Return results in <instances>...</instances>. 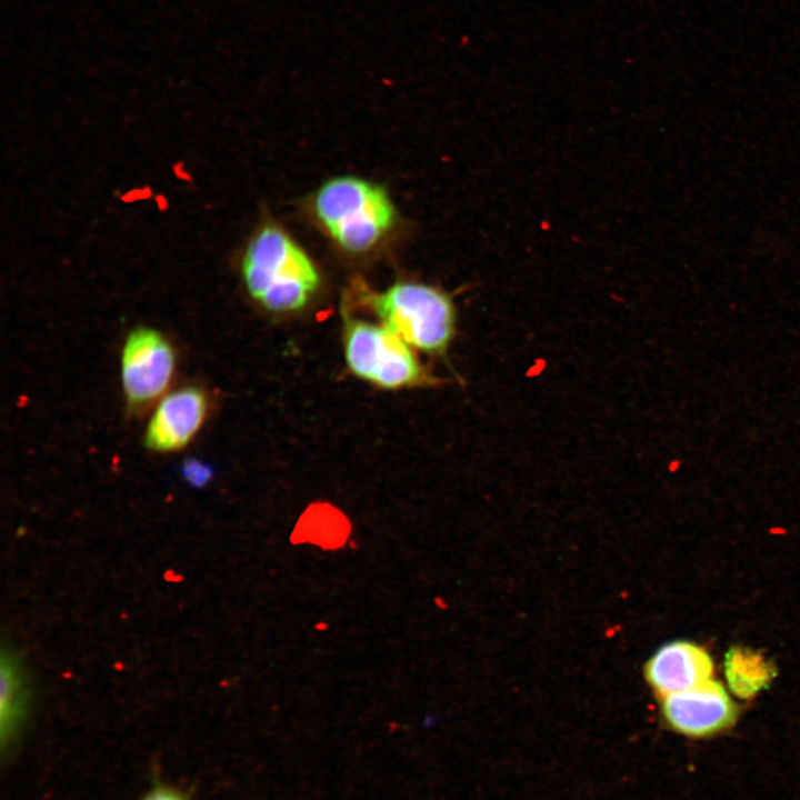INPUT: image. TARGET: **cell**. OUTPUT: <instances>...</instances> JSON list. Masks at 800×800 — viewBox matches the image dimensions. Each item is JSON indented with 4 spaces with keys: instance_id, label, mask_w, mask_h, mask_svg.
Returning <instances> with one entry per match:
<instances>
[{
    "instance_id": "6da1fadb",
    "label": "cell",
    "mask_w": 800,
    "mask_h": 800,
    "mask_svg": "<svg viewBox=\"0 0 800 800\" xmlns=\"http://www.w3.org/2000/svg\"><path fill=\"white\" fill-rule=\"evenodd\" d=\"M249 296L263 309H303L318 291L320 274L309 256L281 229L267 224L248 242L240 262Z\"/></svg>"
},
{
    "instance_id": "7a4b0ae2",
    "label": "cell",
    "mask_w": 800,
    "mask_h": 800,
    "mask_svg": "<svg viewBox=\"0 0 800 800\" xmlns=\"http://www.w3.org/2000/svg\"><path fill=\"white\" fill-rule=\"evenodd\" d=\"M314 213L339 247L363 253L376 247L396 220L383 188L356 177L328 180L313 199Z\"/></svg>"
},
{
    "instance_id": "3957f363",
    "label": "cell",
    "mask_w": 800,
    "mask_h": 800,
    "mask_svg": "<svg viewBox=\"0 0 800 800\" xmlns=\"http://www.w3.org/2000/svg\"><path fill=\"white\" fill-rule=\"evenodd\" d=\"M366 303L411 348L441 354L456 332V309L449 294L418 282H398L380 293L368 294Z\"/></svg>"
},
{
    "instance_id": "277c9868",
    "label": "cell",
    "mask_w": 800,
    "mask_h": 800,
    "mask_svg": "<svg viewBox=\"0 0 800 800\" xmlns=\"http://www.w3.org/2000/svg\"><path fill=\"white\" fill-rule=\"evenodd\" d=\"M343 354L351 373L382 389L397 390L429 382L411 347L382 323L346 317Z\"/></svg>"
},
{
    "instance_id": "5b68a950",
    "label": "cell",
    "mask_w": 800,
    "mask_h": 800,
    "mask_svg": "<svg viewBox=\"0 0 800 800\" xmlns=\"http://www.w3.org/2000/svg\"><path fill=\"white\" fill-rule=\"evenodd\" d=\"M174 368V349L161 332L143 327L132 330L121 353V382L128 408L141 411L160 400Z\"/></svg>"
},
{
    "instance_id": "8992f818",
    "label": "cell",
    "mask_w": 800,
    "mask_h": 800,
    "mask_svg": "<svg viewBox=\"0 0 800 800\" xmlns=\"http://www.w3.org/2000/svg\"><path fill=\"white\" fill-rule=\"evenodd\" d=\"M660 700L668 726L687 737H710L730 728L737 720V706L723 686L711 679Z\"/></svg>"
},
{
    "instance_id": "52a82bcc",
    "label": "cell",
    "mask_w": 800,
    "mask_h": 800,
    "mask_svg": "<svg viewBox=\"0 0 800 800\" xmlns=\"http://www.w3.org/2000/svg\"><path fill=\"white\" fill-rule=\"evenodd\" d=\"M208 409V397L199 387L186 386L164 394L147 426L146 446L157 452L184 448L201 429Z\"/></svg>"
},
{
    "instance_id": "ba28073f",
    "label": "cell",
    "mask_w": 800,
    "mask_h": 800,
    "mask_svg": "<svg viewBox=\"0 0 800 800\" xmlns=\"http://www.w3.org/2000/svg\"><path fill=\"white\" fill-rule=\"evenodd\" d=\"M712 672L710 654L686 640L663 644L643 668L644 678L659 699L697 687L710 680Z\"/></svg>"
},
{
    "instance_id": "9c48e42d",
    "label": "cell",
    "mask_w": 800,
    "mask_h": 800,
    "mask_svg": "<svg viewBox=\"0 0 800 800\" xmlns=\"http://www.w3.org/2000/svg\"><path fill=\"white\" fill-rule=\"evenodd\" d=\"M1 747L10 752L16 744L28 710V690L17 658L3 650L1 656Z\"/></svg>"
},
{
    "instance_id": "30bf717a",
    "label": "cell",
    "mask_w": 800,
    "mask_h": 800,
    "mask_svg": "<svg viewBox=\"0 0 800 800\" xmlns=\"http://www.w3.org/2000/svg\"><path fill=\"white\" fill-rule=\"evenodd\" d=\"M724 674L734 694L750 699L772 682L777 670L760 651L737 646L726 653Z\"/></svg>"
},
{
    "instance_id": "8fae6325",
    "label": "cell",
    "mask_w": 800,
    "mask_h": 800,
    "mask_svg": "<svg viewBox=\"0 0 800 800\" xmlns=\"http://www.w3.org/2000/svg\"><path fill=\"white\" fill-rule=\"evenodd\" d=\"M140 800H190L188 796L169 786L157 784L150 789Z\"/></svg>"
},
{
    "instance_id": "7c38bea8",
    "label": "cell",
    "mask_w": 800,
    "mask_h": 800,
    "mask_svg": "<svg viewBox=\"0 0 800 800\" xmlns=\"http://www.w3.org/2000/svg\"><path fill=\"white\" fill-rule=\"evenodd\" d=\"M210 472L199 463H191L186 468L184 476L193 486H202L208 480Z\"/></svg>"
}]
</instances>
